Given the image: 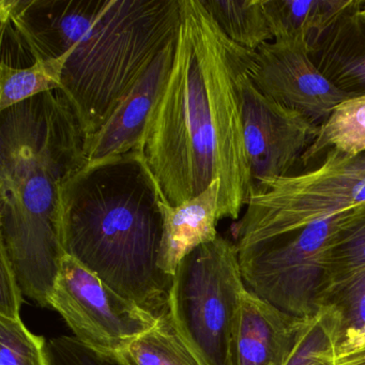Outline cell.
<instances>
[{
  "label": "cell",
  "mask_w": 365,
  "mask_h": 365,
  "mask_svg": "<svg viewBox=\"0 0 365 365\" xmlns=\"http://www.w3.org/2000/svg\"><path fill=\"white\" fill-rule=\"evenodd\" d=\"M253 53L226 37L202 0H180L174 61L138 149L172 206L220 180L221 220L247 207L254 180L237 81Z\"/></svg>",
  "instance_id": "obj_1"
},
{
  "label": "cell",
  "mask_w": 365,
  "mask_h": 365,
  "mask_svg": "<svg viewBox=\"0 0 365 365\" xmlns=\"http://www.w3.org/2000/svg\"><path fill=\"white\" fill-rule=\"evenodd\" d=\"M0 18L8 67L70 52L61 91L88 140L177 39L180 0H1Z\"/></svg>",
  "instance_id": "obj_2"
},
{
  "label": "cell",
  "mask_w": 365,
  "mask_h": 365,
  "mask_svg": "<svg viewBox=\"0 0 365 365\" xmlns=\"http://www.w3.org/2000/svg\"><path fill=\"white\" fill-rule=\"evenodd\" d=\"M0 251L24 296L43 307L61 271L63 185L87 164L86 136L61 89L1 112Z\"/></svg>",
  "instance_id": "obj_3"
},
{
  "label": "cell",
  "mask_w": 365,
  "mask_h": 365,
  "mask_svg": "<svg viewBox=\"0 0 365 365\" xmlns=\"http://www.w3.org/2000/svg\"><path fill=\"white\" fill-rule=\"evenodd\" d=\"M161 190L140 150L87 163L63 185L65 252L113 290L160 319L174 277L159 268Z\"/></svg>",
  "instance_id": "obj_4"
},
{
  "label": "cell",
  "mask_w": 365,
  "mask_h": 365,
  "mask_svg": "<svg viewBox=\"0 0 365 365\" xmlns=\"http://www.w3.org/2000/svg\"><path fill=\"white\" fill-rule=\"evenodd\" d=\"M317 168L254 187L235 225L238 250L292 234L365 202V151L329 150Z\"/></svg>",
  "instance_id": "obj_5"
},
{
  "label": "cell",
  "mask_w": 365,
  "mask_h": 365,
  "mask_svg": "<svg viewBox=\"0 0 365 365\" xmlns=\"http://www.w3.org/2000/svg\"><path fill=\"white\" fill-rule=\"evenodd\" d=\"M245 290L236 243L220 235L181 260L173 279L168 316L200 365H232Z\"/></svg>",
  "instance_id": "obj_6"
},
{
  "label": "cell",
  "mask_w": 365,
  "mask_h": 365,
  "mask_svg": "<svg viewBox=\"0 0 365 365\" xmlns=\"http://www.w3.org/2000/svg\"><path fill=\"white\" fill-rule=\"evenodd\" d=\"M339 215L249 249L238 250L245 288L281 311L313 317L324 289L327 253Z\"/></svg>",
  "instance_id": "obj_7"
},
{
  "label": "cell",
  "mask_w": 365,
  "mask_h": 365,
  "mask_svg": "<svg viewBox=\"0 0 365 365\" xmlns=\"http://www.w3.org/2000/svg\"><path fill=\"white\" fill-rule=\"evenodd\" d=\"M48 305L81 343L108 354H123L159 322L69 255L61 262Z\"/></svg>",
  "instance_id": "obj_8"
},
{
  "label": "cell",
  "mask_w": 365,
  "mask_h": 365,
  "mask_svg": "<svg viewBox=\"0 0 365 365\" xmlns=\"http://www.w3.org/2000/svg\"><path fill=\"white\" fill-rule=\"evenodd\" d=\"M253 55L239 73L237 83L255 187L262 181L292 175L315 143L320 125L267 97L256 87L249 74Z\"/></svg>",
  "instance_id": "obj_9"
},
{
  "label": "cell",
  "mask_w": 365,
  "mask_h": 365,
  "mask_svg": "<svg viewBox=\"0 0 365 365\" xmlns=\"http://www.w3.org/2000/svg\"><path fill=\"white\" fill-rule=\"evenodd\" d=\"M249 74L267 97L318 125L349 99L319 71L309 48L292 40H273L255 51Z\"/></svg>",
  "instance_id": "obj_10"
},
{
  "label": "cell",
  "mask_w": 365,
  "mask_h": 365,
  "mask_svg": "<svg viewBox=\"0 0 365 365\" xmlns=\"http://www.w3.org/2000/svg\"><path fill=\"white\" fill-rule=\"evenodd\" d=\"M315 317L286 313L245 290L235 333L232 365H287Z\"/></svg>",
  "instance_id": "obj_11"
},
{
  "label": "cell",
  "mask_w": 365,
  "mask_h": 365,
  "mask_svg": "<svg viewBox=\"0 0 365 365\" xmlns=\"http://www.w3.org/2000/svg\"><path fill=\"white\" fill-rule=\"evenodd\" d=\"M176 40L160 53L106 125L86 140L87 163L127 155L140 148L149 117L172 68Z\"/></svg>",
  "instance_id": "obj_12"
},
{
  "label": "cell",
  "mask_w": 365,
  "mask_h": 365,
  "mask_svg": "<svg viewBox=\"0 0 365 365\" xmlns=\"http://www.w3.org/2000/svg\"><path fill=\"white\" fill-rule=\"evenodd\" d=\"M220 189V180L213 181L197 197L179 206L170 205L163 193L160 195L163 232L158 264L165 274L174 277L185 256L219 236Z\"/></svg>",
  "instance_id": "obj_13"
},
{
  "label": "cell",
  "mask_w": 365,
  "mask_h": 365,
  "mask_svg": "<svg viewBox=\"0 0 365 365\" xmlns=\"http://www.w3.org/2000/svg\"><path fill=\"white\" fill-rule=\"evenodd\" d=\"M354 0L320 38L311 56L319 71L348 98L365 96V21Z\"/></svg>",
  "instance_id": "obj_14"
},
{
  "label": "cell",
  "mask_w": 365,
  "mask_h": 365,
  "mask_svg": "<svg viewBox=\"0 0 365 365\" xmlns=\"http://www.w3.org/2000/svg\"><path fill=\"white\" fill-rule=\"evenodd\" d=\"M274 40H292L314 50L354 0H264Z\"/></svg>",
  "instance_id": "obj_15"
},
{
  "label": "cell",
  "mask_w": 365,
  "mask_h": 365,
  "mask_svg": "<svg viewBox=\"0 0 365 365\" xmlns=\"http://www.w3.org/2000/svg\"><path fill=\"white\" fill-rule=\"evenodd\" d=\"M363 272H365V202L339 215L336 230L327 253L324 289L320 298L329 290Z\"/></svg>",
  "instance_id": "obj_16"
},
{
  "label": "cell",
  "mask_w": 365,
  "mask_h": 365,
  "mask_svg": "<svg viewBox=\"0 0 365 365\" xmlns=\"http://www.w3.org/2000/svg\"><path fill=\"white\" fill-rule=\"evenodd\" d=\"M228 39L257 51L274 40L264 0H202Z\"/></svg>",
  "instance_id": "obj_17"
},
{
  "label": "cell",
  "mask_w": 365,
  "mask_h": 365,
  "mask_svg": "<svg viewBox=\"0 0 365 365\" xmlns=\"http://www.w3.org/2000/svg\"><path fill=\"white\" fill-rule=\"evenodd\" d=\"M332 149L348 155L365 151V96L350 98L335 108L301 162L309 165Z\"/></svg>",
  "instance_id": "obj_18"
},
{
  "label": "cell",
  "mask_w": 365,
  "mask_h": 365,
  "mask_svg": "<svg viewBox=\"0 0 365 365\" xmlns=\"http://www.w3.org/2000/svg\"><path fill=\"white\" fill-rule=\"evenodd\" d=\"M70 52L42 59L24 69L0 65V112L48 91L63 87V74Z\"/></svg>",
  "instance_id": "obj_19"
},
{
  "label": "cell",
  "mask_w": 365,
  "mask_h": 365,
  "mask_svg": "<svg viewBox=\"0 0 365 365\" xmlns=\"http://www.w3.org/2000/svg\"><path fill=\"white\" fill-rule=\"evenodd\" d=\"M317 314L334 335L335 346L365 326V272L324 294Z\"/></svg>",
  "instance_id": "obj_20"
},
{
  "label": "cell",
  "mask_w": 365,
  "mask_h": 365,
  "mask_svg": "<svg viewBox=\"0 0 365 365\" xmlns=\"http://www.w3.org/2000/svg\"><path fill=\"white\" fill-rule=\"evenodd\" d=\"M130 365H200L173 326L170 316L136 339L123 352Z\"/></svg>",
  "instance_id": "obj_21"
},
{
  "label": "cell",
  "mask_w": 365,
  "mask_h": 365,
  "mask_svg": "<svg viewBox=\"0 0 365 365\" xmlns=\"http://www.w3.org/2000/svg\"><path fill=\"white\" fill-rule=\"evenodd\" d=\"M46 344L21 318L0 317V365H50Z\"/></svg>",
  "instance_id": "obj_22"
},
{
  "label": "cell",
  "mask_w": 365,
  "mask_h": 365,
  "mask_svg": "<svg viewBox=\"0 0 365 365\" xmlns=\"http://www.w3.org/2000/svg\"><path fill=\"white\" fill-rule=\"evenodd\" d=\"M50 365H130L123 354L98 351L76 337H54L46 344Z\"/></svg>",
  "instance_id": "obj_23"
},
{
  "label": "cell",
  "mask_w": 365,
  "mask_h": 365,
  "mask_svg": "<svg viewBox=\"0 0 365 365\" xmlns=\"http://www.w3.org/2000/svg\"><path fill=\"white\" fill-rule=\"evenodd\" d=\"M335 359L334 335L316 314L313 324L305 333L287 365H335Z\"/></svg>",
  "instance_id": "obj_24"
},
{
  "label": "cell",
  "mask_w": 365,
  "mask_h": 365,
  "mask_svg": "<svg viewBox=\"0 0 365 365\" xmlns=\"http://www.w3.org/2000/svg\"><path fill=\"white\" fill-rule=\"evenodd\" d=\"M23 292L5 253L0 251V317L19 319Z\"/></svg>",
  "instance_id": "obj_25"
},
{
  "label": "cell",
  "mask_w": 365,
  "mask_h": 365,
  "mask_svg": "<svg viewBox=\"0 0 365 365\" xmlns=\"http://www.w3.org/2000/svg\"><path fill=\"white\" fill-rule=\"evenodd\" d=\"M363 348H365V326L341 339L335 346V352H336V356H341Z\"/></svg>",
  "instance_id": "obj_26"
},
{
  "label": "cell",
  "mask_w": 365,
  "mask_h": 365,
  "mask_svg": "<svg viewBox=\"0 0 365 365\" xmlns=\"http://www.w3.org/2000/svg\"><path fill=\"white\" fill-rule=\"evenodd\" d=\"M335 365H365V348L345 356H336Z\"/></svg>",
  "instance_id": "obj_27"
},
{
  "label": "cell",
  "mask_w": 365,
  "mask_h": 365,
  "mask_svg": "<svg viewBox=\"0 0 365 365\" xmlns=\"http://www.w3.org/2000/svg\"><path fill=\"white\" fill-rule=\"evenodd\" d=\"M360 14H361V16H362V18L364 19V21H365V1H364V0H362V5H361V7H360Z\"/></svg>",
  "instance_id": "obj_28"
}]
</instances>
